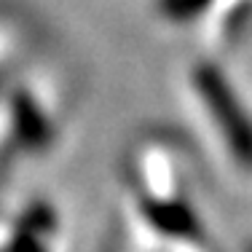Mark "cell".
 <instances>
[{
    "mask_svg": "<svg viewBox=\"0 0 252 252\" xmlns=\"http://www.w3.org/2000/svg\"><path fill=\"white\" fill-rule=\"evenodd\" d=\"M209 0H161V8L172 16V19H188V16L199 14L207 8Z\"/></svg>",
    "mask_w": 252,
    "mask_h": 252,
    "instance_id": "cell-2",
    "label": "cell"
},
{
    "mask_svg": "<svg viewBox=\"0 0 252 252\" xmlns=\"http://www.w3.org/2000/svg\"><path fill=\"white\" fill-rule=\"evenodd\" d=\"M196 83H199L204 99L209 102L212 113L223 121V129L228 131V137L236 142L239 151L250 156L252 153V131L247 126V118L242 116L239 105L233 102L231 92H228L223 75H220L215 67H209V64H201V67L196 70Z\"/></svg>",
    "mask_w": 252,
    "mask_h": 252,
    "instance_id": "cell-1",
    "label": "cell"
}]
</instances>
